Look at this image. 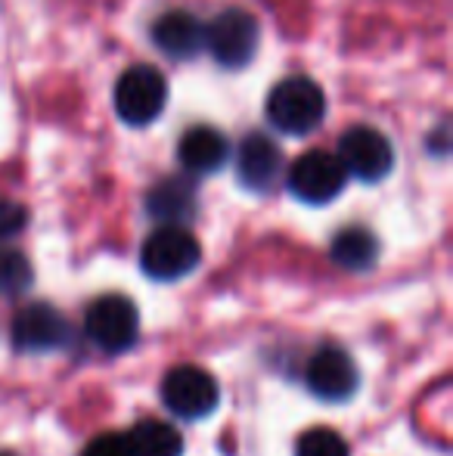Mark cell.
I'll list each match as a JSON object with an SVG mask.
<instances>
[{"mask_svg": "<svg viewBox=\"0 0 453 456\" xmlns=\"http://www.w3.org/2000/svg\"><path fill=\"white\" fill-rule=\"evenodd\" d=\"M339 162L348 177L354 175L363 183H376L394 168V150L385 134H379L376 127L357 125L342 134Z\"/></svg>", "mask_w": 453, "mask_h": 456, "instance_id": "52a82bcc", "label": "cell"}, {"mask_svg": "<svg viewBox=\"0 0 453 456\" xmlns=\"http://www.w3.org/2000/svg\"><path fill=\"white\" fill-rule=\"evenodd\" d=\"M131 444L133 456H181L183 453V438L174 426L158 419H140L131 428V435H125Z\"/></svg>", "mask_w": 453, "mask_h": 456, "instance_id": "2e32d148", "label": "cell"}, {"mask_svg": "<svg viewBox=\"0 0 453 456\" xmlns=\"http://www.w3.org/2000/svg\"><path fill=\"white\" fill-rule=\"evenodd\" d=\"M81 456H133V453H131V444H127L125 435L106 432V435H97V438L85 447Z\"/></svg>", "mask_w": 453, "mask_h": 456, "instance_id": "ffe728a7", "label": "cell"}, {"mask_svg": "<svg viewBox=\"0 0 453 456\" xmlns=\"http://www.w3.org/2000/svg\"><path fill=\"white\" fill-rule=\"evenodd\" d=\"M152 41L171 60H193L202 47H206V28L193 12L171 10L152 25Z\"/></svg>", "mask_w": 453, "mask_h": 456, "instance_id": "4fadbf2b", "label": "cell"}, {"mask_svg": "<svg viewBox=\"0 0 453 456\" xmlns=\"http://www.w3.org/2000/svg\"><path fill=\"white\" fill-rule=\"evenodd\" d=\"M221 401V388L214 376H208L202 366L183 363L165 376L162 382V403L181 419H202L214 413Z\"/></svg>", "mask_w": 453, "mask_h": 456, "instance_id": "8992f818", "label": "cell"}, {"mask_svg": "<svg viewBox=\"0 0 453 456\" xmlns=\"http://www.w3.org/2000/svg\"><path fill=\"white\" fill-rule=\"evenodd\" d=\"M25 224H28V208L12 202V199H0V242L19 236Z\"/></svg>", "mask_w": 453, "mask_h": 456, "instance_id": "d6986e66", "label": "cell"}, {"mask_svg": "<svg viewBox=\"0 0 453 456\" xmlns=\"http://www.w3.org/2000/svg\"><path fill=\"white\" fill-rule=\"evenodd\" d=\"M69 342V323L56 307H50L47 301H37L28 305L12 317V345L19 351H31V354H41V351L62 348Z\"/></svg>", "mask_w": 453, "mask_h": 456, "instance_id": "9c48e42d", "label": "cell"}, {"mask_svg": "<svg viewBox=\"0 0 453 456\" xmlns=\"http://www.w3.org/2000/svg\"><path fill=\"white\" fill-rule=\"evenodd\" d=\"M165 102H168V81L152 66H131L115 85V112L125 125H152L162 115Z\"/></svg>", "mask_w": 453, "mask_h": 456, "instance_id": "3957f363", "label": "cell"}, {"mask_svg": "<svg viewBox=\"0 0 453 456\" xmlns=\"http://www.w3.org/2000/svg\"><path fill=\"white\" fill-rule=\"evenodd\" d=\"M295 456H351L348 441L342 438L333 428H308V432L298 438L295 444Z\"/></svg>", "mask_w": 453, "mask_h": 456, "instance_id": "ac0fdd59", "label": "cell"}, {"mask_svg": "<svg viewBox=\"0 0 453 456\" xmlns=\"http://www.w3.org/2000/svg\"><path fill=\"white\" fill-rule=\"evenodd\" d=\"M177 159L190 175H214L227 165L230 159V143L218 127L196 125L177 143Z\"/></svg>", "mask_w": 453, "mask_h": 456, "instance_id": "7c38bea8", "label": "cell"}, {"mask_svg": "<svg viewBox=\"0 0 453 456\" xmlns=\"http://www.w3.org/2000/svg\"><path fill=\"white\" fill-rule=\"evenodd\" d=\"M258 19L248 10L230 6L218 12L206 28V47L224 69H246L258 53Z\"/></svg>", "mask_w": 453, "mask_h": 456, "instance_id": "277c9868", "label": "cell"}, {"mask_svg": "<svg viewBox=\"0 0 453 456\" xmlns=\"http://www.w3.org/2000/svg\"><path fill=\"white\" fill-rule=\"evenodd\" d=\"M329 258L344 271H369L379 258V240L367 227H344L333 236Z\"/></svg>", "mask_w": 453, "mask_h": 456, "instance_id": "9a60e30c", "label": "cell"}, {"mask_svg": "<svg viewBox=\"0 0 453 456\" xmlns=\"http://www.w3.org/2000/svg\"><path fill=\"white\" fill-rule=\"evenodd\" d=\"M279 171H283L279 146L264 134H248L239 143V152H236V175H239L242 186L264 192L279 181Z\"/></svg>", "mask_w": 453, "mask_h": 456, "instance_id": "8fae6325", "label": "cell"}, {"mask_svg": "<svg viewBox=\"0 0 453 456\" xmlns=\"http://www.w3.org/2000/svg\"><path fill=\"white\" fill-rule=\"evenodd\" d=\"M202 261V246L187 227H158L140 248V267L152 280H181Z\"/></svg>", "mask_w": 453, "mask_h": 456, "instance_id": "7a4b0ae2", "label": "cell"}, {"mask_svg": "<svg viewBox=\"0 0 453 456\" xmlns=\"http://www.w3.org/2000/svg\"><path fill=\"white\" fill-rule=\"evenodd\" d=\"M31 286V265L19 248L0 246V295H19Z\"/></svg>", "mask_w": 453, "mask_h": 456, "instance_id": "e0dca14e", "label": "cell"}, {"mask_svg": "<svg viewBox=\"0 0 453 456\" xmlns=\"http://www.w3.org/2000/svg\"><path fill=\"white\" fill-rule=\"evenodd\" d=\"M323 115H327V96L308 75H289L267 96V118L292 137L311 134L323 121Z\"/></svg>", "mask_w": 453, "mask_h": 456, "instance_id": "6da1fadb", "label": "cell"}, {"mask_svg": "<svg viewBox=\"0 0 453 456\" xmlns=\"http://www.w3.org/2000/svg\"><path fill=\"white\" fill-rule=\"evenodd\" d=\"M0 456H6V453H0Z\"/></svg>", "mask_w": 453, "mask_h": 456, "instance_id": "44dd1931", "label": "cell"}, {"mask_svg": "<svg viewBox=\"0 0 453 456\" xmlns=\"http://www.w3.org/2000/svg\"><path fill=\"white\" fill-rule=\"evenodd\" d=\"M85 332L100 351L106 354H121L137 342L140 314L137 305L125 295H103L87 307Z\"/></svg>", "mask_w": 453, "mask_h": 456, "instance_id": "5b68a950", "label": "cell"}, {"mask_svg": "<svg viewBox=\"0 0 453 456\" xmlns=\"http://www.w3.org/2000/svg\"><path fill=\"white\" fill-rule=\"evenodd\" d=\"M146 208L152 217L165 221V227H183L196 215V186L187 177H165L150 190Z\"/></svg>", "mask_w": 453, "mask_h": 456, "instance_id": "5bb4252c", "label": "cell"}, {"mask_svg": "<svg viewBox=\"0 0 453 456\" xmlns=\"http://www.w3.org/2000/svg\"><path fill=\"white\" fill-rule=\"evenodd\" d=\"M348 175H344L339 156L323 150H311L289 168V190L308 205H327L344 190Z\"/></svg>", "mask_w": 453, "mask_h": 456, "instance_id": "ba28073f", "label": "cell"}, {"mask_svg": "<svg viewBox=\"0 0 453 456\" xmlns=\"http://www.w3.org/2000/svg\"><path fill=\"white\" fill-rule=\"evenodd\" d=\"M311 395L327 403H342L357 391V366L342 348H320L304 370Z\"/></svg>", "mask_w": 453, "mask_h": 456, "instance_id": "30bf717a", "label": "cell"}]
</instances>
